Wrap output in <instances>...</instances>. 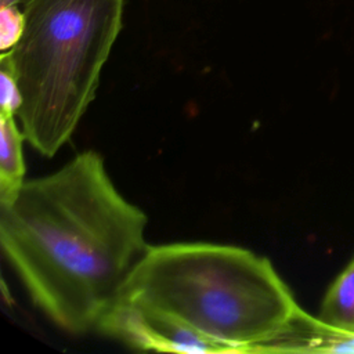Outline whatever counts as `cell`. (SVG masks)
Segmentation results:
<instances>
[{"mask_svg": "<svg viewBox=\"0 0 354 354\" xmlns=\"http://www.w3.org/2000/svg\"><path fill=\"white\" fill-rule=\"evenodd\" d=\"M147 216L87 149L0 206V243L33 304L61 329H97L148 249Z\"/></svg>", "mask_w": 354, "mask_h": 354, "instance_id": "6da1fadb", "label": "cell"}, {"mask_svg": "<svg viewBox=\"0 0 354 354\" xmlns=\"http://www.w3.org/2000/svg\"><path fill=\"white\" fill-rule=\"evenodd\" d=\"M115 304L167 319L214 354L271 353L303 310L267 257L210 242L149 245Z\"/></svg>", "mask_w": 354, "mask_h": 354, "instance_id": "7a4b0ae2", "label": "cell"}, {"mask_svg": "<svg viewBox=\"0 0 354 354\" xmlns=\"http://www.w3.org/2000/svg\"><path fill=\"white\" fill-rule=\"evenodd\" d=\"M21 8L24 33L0 58L17 77L25 140L53 158L95 98L122 29L124 0H25Z\"/></svg>", "mask_w": 354, "mask_h": 354, "instance_id": "3957f363", "label": "cell"}, {"mask_svg": "<svg viewBox=\"0 0 354 354\" xmlns=\"http://www.w3.org/2000/svg\"><path fill=\"white\" fill-rule=\"evenodd\" d=\"M0 206L11 203L22 188L25 180V160L22 141L15 115L0 113Z\"/></svg>", "mask_w": 354, "mask_h": 354, "instance_id": "277c9868", "label": "cell"}, {"mask_svg": "<svg viewBox=\"0 0 354 354\" xmlns=\"http://www.w3.org/2000/svg\"><path fill=\"white\" fill-rule=\"evenodd\" d=\"M318 318L324 324L354 336V257L329 285Z\"/></svg>", "mask_w": 354, "mask_h": 354, "instance_id": "5b68a950", "label": "cell"}, {"mask_svg": "<svg viewBox=\"0 0 354 354\" xmlns=\"http://www.w3.org/2000/svg\"><path fill=\"white\" fill-rule=\"evenodd\" d=\"M25 28L21 6H0V50L10 51L19 41Z\"/></svg>", "mask_w": 354, "mask_h": 354, "instance_id": "8992f818", "label": "cell"}, {"mask_svg": "<svg viewBox=\"0 0 354 354\" xmlns=\"http://www.w3.org/2000/svg\"><path fill=\"white\" fill-rule=\"evenodd\" d=\"M0 113L17 116L21 108L22 97L15 75L11 66L3 58H0Z\"/></svg>", "mask_w": 354, "mask_h": 354, "instance_id": "52a82bcc", "label": "cell"}, {"mask_svg": "<svg viewBox=\"0 0 354 354\" xmlns=\"http://www.w3.org/2000/svg\"><path fill=\"white\" fill-rule=\"evenodd\" d=\"M25 0H0V6H21Z\"/></svg>", "mask_w": 354, "mask_h": 354, "instance_id": "ba28073f", "label": "cell"}]
</instances>
